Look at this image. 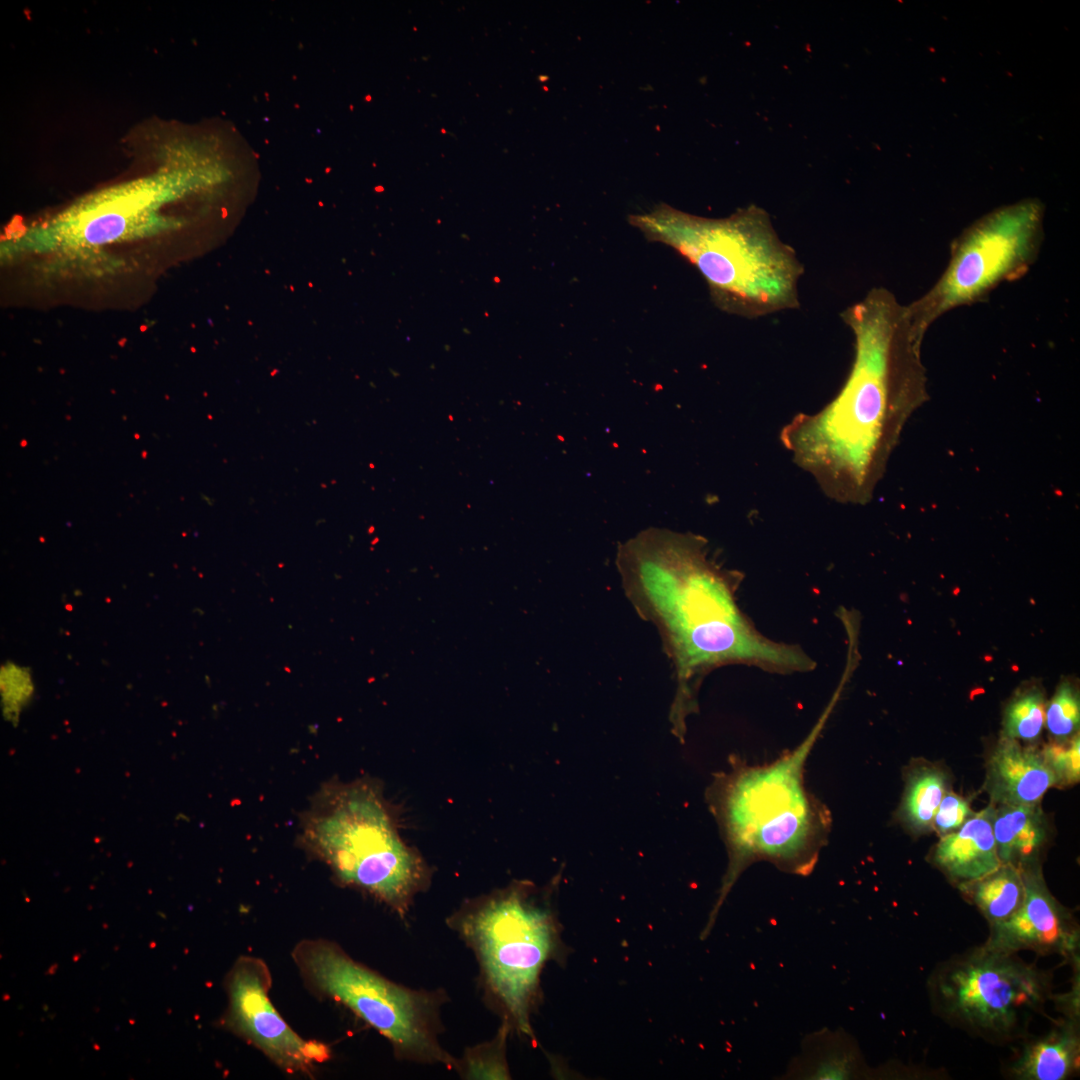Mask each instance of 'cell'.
I'll list each match as a JSON object with an SVG mask.
<instances>
[{"instance_id": "cell-1", "label": "cell", "mask_w": 1080, "mask_h": 1080, "mask_svg": "<svg viewBox=\"0 0 1080 1080\" xmlns=\"http://www.w3.org/2000/svg\"><path fill=\"white\" fill-rule=\"evenodd\" d=\"M616 566L639 617L653 624L671 661L676 691L669 712L681 743L698 712L704 678L728 665L775 674L810 672L817 663L796 644L764 636L738 606L743 575L710 557L691 532L648 528L618 545Z\"/></svg>"}, {"instance_id": "cell-2", "label": "cell", "mask_w": 1080, "mask_h": 1080, "mask_svg": "<svg viewBox=\"0 0 1080 1080\" xmlns=\"http://www.w3.org/2000/svg\"><path fill=\"white\" fill-rule=\"evenodd\" d=\"M854 336V359L835 397L793 417L780 440L794 463L840 503L871 495L903 413L922 392L920 346L906 306L872 288L841 313Z\"/></svg>"}, {"instance_id": "cell-3", "label": "cell", "mask_w": 1080, "mask_h": 1080, "mask_svg": "<svg viewBox=\"0 0 1080 1080\" xmlns=\"http://www.w3.org/2000/svg\"><path fill=\"white\" fill-rule=\"evenodd\" d=\"M852 665L842 677L818 720L794 749L763 765L730 758L731 769L718 772L705 797L727 848L729 864L715 910L741 872L767 860L786 871L808 874L831 831L829 810L805 785L807 759L842 695Z\"/></svg>"}, {"instance_id": "cell-4", "label": "cell", "mask_w": 1080, "mask_h": 1080, "mask_svg": "<svg viewBox=\"0 0 1080 1080\" xmlns=\"http://www.w3.org/2000/svg\"><path fill=\"white\" fill-rule=\"evenodd\" d=\"M629 221L689 261L720 310L753 319L799 307L804 266L761 207L749 205L716 219L662 204Z\"/></svg>"}, {"instance_id": "cell-5", "label": "cell", "mask_w": 1080, "mask_h": 1080, "mask_svg": "<svg viewBox=\"0 0 1080 1080\" xmlns=\"http://www.w3.org/2000/svg\"><path fill=\"white\" fill-rule=\"evenodd\" d=\"M298 842L339 883L401 916L430 884L429 866L402 838L396 811L372 778L321 786L302 815Z\"/></svg>"}, {"instance_id": "cell-6", "label": "cell", "mask_w": 1080, "mask_h": 1080, "mask_svg": "<svg viewBox=\"0 0 1080 1080\" xmlns=\"http://www.w3.org/2000/svg\"><path fill=\"white\" fill-rule=\"evenodd\" d=\"M474 950L489 993L505 1020L533 1039L531 1014L544 965L556 953L559 932L549 904L529 882L473 901L454 919Z\"/></svg>"}, {"instance_id": "cell-7", "label": "cell", "mask_w": 1080, "mask_h": 1080, "mask_svg": "<svg viewBox=\"0 0 1080 1080\" xmlns=\"http://www.w3.org/2000/svg\"><path fill=\"white\" fill-rule=\"evenodd\" d=\"M293 959L319 995L349 1008L408 1060L454 1065L437 1039L436 995L398 985L356 962L338 945L326 940H303Z\"/></svg>"}, {"instance_id": "cell-8", "label": "cell", "mask_w": 1080, "mask_h": 1080, "mask_svg": "<svg viewBox=\"0 0 1080 1080\" xmlns=\"http://www.w3.org/2000/svg\"><path fill=\"white\" fill-rule=\"evenodd\" d=\"M928 984L943 1019L996 1043L1026 1037L1052 996L1050 974L984 944L940 964Z\"/></svg>"}, {"instance_id": "cell-9", "label": "cell", "mask_w": 1080, "mask_h": 1080, "mask_svg": "<svg viewBox=\"0 0 1080 1080\" xmlns=\"http://www.w3.org/2000/svg\"><path fill=\"white\" fill-rule=\"evenodd\" d=\"M1043 206L1036 199L1001 207L966 228L953 242L938 281L906 305L913 335L922 342L943 314L986 299L1000 284L1021 278L1043 240Z\"/></svg>"}, {"instance_id": "cell-10", "label": "cell", "mask_w": 1080, "mask_h": 1080, "mask_svg": "<svg viewBox=\"0 0 1080 1080\" xmlns=\"http://www.w3.org/2000/svg\"><path fill=\"white\" fill-rule=\"evenodd\" d=\"M188 174L166 165L138 178L85 196L42 225L30 241L66 248H93L148 232L162 209L185 187Z\"/></svg>"}, {"instance_id": "cell-11", "label": "cell", "mask_w": 1080, "mask_h": 1080, "mask_svg": "<svg viewBox=\"0 0 1080 1080\" xmlns=\"http://www.w3.org/2000/svg\"><path fill=\"white\" fill-rule=\"evenodd\" d=\"M271 977L266 964L256 957L242 956L226 979L230 1030L264 1053L289 1073H310L330 1056L328 1047L296 1034L270 1001Z\"/></svg>"}, {"instance_id": "cell-12", "label": "cell", "mask_w": 1080, "mask_h": 1080, "mask_svg": "<svg viewBox=\"0 0 1080 1080\" xmlns=\"http://www.w3.org/2000/svg\"><path fill=\"white\" fill-rule=\"evenodd\" d=\"M1024 898L1009 918L990 926L985 946L1011 954L1030 950L1040 955L1057 954L1079 961V926L1069 911L1050 893L1040 866L1021 868Z\"/></svg>"}, {"instance_id": "cell-13", "label": "cell", "mask_w": 1080, "mask_h": 1080, "mask_svg": "<svg viewBox=\"0 0 1080 1080\" xmlns=\"http://www.w3.org/2000/svg\"><path fill=\"white\" fill-rule=\"evenodd\" d=\"M1057 785L1042 754L1003 737L989 758L985 787L992 802L1003 805H1036L1047 790Z\"/></svg>"}, {"instance_id": "cell-14", "label": "cell", "mask_w": 1080, "mask_h": 1080, "mask_svg": "<svg viewBox=\"0 0 1080 1080\" xmlns=\"http://www.w3.org/2000/svg\"><path fill=\"white\" fill-rule=\"evenodd\" d=\"M995 808L990 805L970 816L956 832L943 835L934 849V864L959 888L1001 865L993 834Z\"/></svg>"}, {"instance_id": "cell-15", "label": "cell", "mask_w": 1080, "mask_h": 1080, "mask_svg": "<svg viewBox=\"0 0 1080 1080\" xmlns=\"http://www.w3.org/2000/svg\"><path fill=\"white\" fill-rule=\"evenodd\" d=\"M1079 1057V1018L1067 1016L1021 1046L1009 1068L1010 1076L1019 1080L1067 1079L1079 1070Z\"/></svg>"}, {"instance_id": "cell-16", "label": "cell", "mask_w": 1080, "mask_h": 1080, "mask_svg": "<svg viewBox=\"0 0 1080 1080\" xmlns=\"http://www.w3.org/2000/svg\"><path fill=\"white\" fill-rule=\"evenodd\" d=\"M993 834L1001 864L1019 868L1036 863L1046 839L1044 816L1038 805H1000L995 808Z\"/></svg>"}, {"instance_id": "cell-17", "label": "cell", "mask_w": 1080, "mask_h": 1080, "mask_svg": "<svg viewBox=\"0 0 1080 1080\" xmlns=\"http://www.w3.org/2000/svg\"><path fill=\"white\" fill-rule=\"evenodd\" d=\"M960 889L969 895L991 925L1009 918L1022 904L1023 872L1014 865L1001 864L990 874Z\"/></svg>"}, {"instance_id": "cell-18", "label": "cell", "mask_w": 1080, "mask_h": 1080, "mask_svg": "<svg viewBox=\"0 0 1080 1080\" xmlns=\"http://www.w3.org/2000/svg\"><path fill=\"white\" fill-rule=\"evenodd\" d=\"M946 790L947 777L940 769H913L906 779L899 808L900 820L914 831L929 829Z\"/></svg>"}, {"instance_id": "cell-19", "label": "cell", "mask_w": 1080, "mask_h": 1080, "mask_svg": "<svg viewBox=\"0 0 1080 1080\" xmlns=\"http://www.w3.org/2000/svg\"><path fill=\"white\" fill-rule=\"evenodd\" d=\"M1045 723L1044 697L1037 689L1028 690L1015 697L1004 716V737L1035 740Z\"/></svg>"}, {"instance_id": "cell-20", "label": "cell", "mask_w": 1080, "mask_h": 1080, "mask_svg": "<svg viewBox=\"0 0 1080 1080\" xmlns=\"http://www.w3.org/2000/svg\"><path fill=\"white\" fill-rule=\"evenodd\" d=\"M510 1024L505 1020L497 1036L490 1042L478 1045L466 1052L458 1063L461 1074L468 1079H509L505 1059V1044Z\"/></svg>"}, {"instance_id": "cell-21", "label": "cell", "mask_w": 1080, "mask_h": 1080, "mask_svg": "<svg viewBox=\"0 0 1080 1080\" xmlns=\"http://www.w3.org/2000/svg\"><path fill=\"white\" fill-rule=\"evenodd\" d=\"M0 694L3 717L17 724L20 714L35 694V683L27 666L6 662L0 669Z\"/></svg>"}, {"instance_id": "cell-22", "label": "cell", "mask_w": 1080, "mask_h": 1080, "mask_svg": "<svg viewBox=\"0 0 1080 1080\" xmlns=\"http://www.w3.org/2000/svg\"><path fill=\"white\" fill-rule=\"evenodd\" d=\"M1080 721V702L1076 689L1063 683L1056 691L1047 710L1045 722L1049 732L1060 740L1075 734Z\"/></svg>"}, {"instance_id": "cell-23", "label": "cell", "mask_w": 1080, "mask_h": 1080, "mask_svg": "<svg viewBox=\"0 0 1080 1080\" xmlns=\"http://www.w3.org/2000/svg\"><path fill=\"white\" fill-rule=\"evenodd\" d=\"M1042 755L1052 770L1057 785L1078 782L1080 777V743L1078 736L1069 741L1065 739L1057 743H1051L1045 748Z\"/></svg>"}, {"instance_id": "cell-24", "label": "cell", "mask_w": 1080, "mask_h": 1080, "mask_svg": "<svg viewBox=\"0 0 1080 1080\" xmlns=\"http://www.w3.org/2000/svg\"><path fill=\"white\" fill-rule=\"evenodd\" d=\"M972 816L968 802L958 794L945 793L935 814L933 825L945 835L959 829Z\"/></svg>"}]
</instances>
